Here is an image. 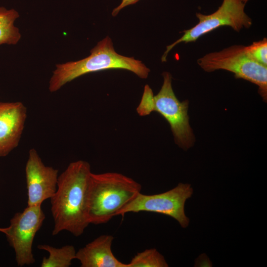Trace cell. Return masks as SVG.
Returning a JSON list of instances; mask_svg holds the SVG:
<instances>
[{"label":"cell","instance_id":"6da1fadb","mask_svg":"<svg viewBox=\"0 0 267 267\" xmlns=\"http://www.w3.org/2000/svg\"><path fill=\"white\" fill-rule=\"evenodd\" d=\"M91 173L89 163L78 160L58 176L56 190L50 198L53 235L66 230L78 237L89 224L88 202Z\"/></svg>","mask_w":267,"mask_h":267},{"label":"cell","instance_id":"7a4b0ae2","mask_svg":"<svg viewBox=\"0 0 267 267\" xmlns=\"http://www.w3.org/2000/svg\"><path fill=\"white\" fill-rule=\"evenodd\" d=\"M90 54L81 60L58 64L49 82L48 89L54 92L73 80L91 72L119 69L131 71L141 79H146L150 69L134 57L116 52L111 39L107 36L91 49Z\"/></svg>","mask_w":267,"mask_h":267},{"label":"cell","instance_id":"3957f363","mask_svg":"<svg viewBox=\"0 0 267 267\" xmlns=\"http://www.w3.org/2000/svg\"><path fill=\"white\" fill-rule=\"evenodd\" d=\"M141 184L122 174L91 173L88 202L90 223L108 222L141 192Z\"/></svg>","mask_w":267,"mask_h":267},{"label":"cell","instance_id":"277c9868","mask_svg":"<svg viewBox=\"0 0 267 267\" xmlns=\"http://www.w3.org/2000/svg\"><path fill=\"white\" fill-rule=\"evenodd\" d=\"M205 71L224 70L234 74L236 78L248 81L258 87L263 100L267 99V66L253 59L246 53L245 46L233 45L221 51L205 54L197 60Z\"/></svg>","mask_w":267,"mask_h":267},{"label":"cell","instance_id":"5b68a950","mask_svg":"<svg viewBox=\"0 0 267 267\" xmlns=\"http://www.w3.org/2000/svg\"><path fill=\"white\" fill-rule=\"evenodd\" d=\"M245 5L240 0H223L222 5L212 14L197 13L198 23L191 28L183 31V35L179 39L166 47L161 58L162 62L167 61L168 53L177 44L195 42L200 37L220 27H230L236 32L244 28H249L252 21L244 11Z\"/></svg>","mask_w":267,"mask_h":267},{"label":"cell","instance_id":"8992f818","mask_svg":"<svg viewBox=\"0 0 267 267\" xmlns=\"http://www.w3.org/2000/svg\"><path fill=\"white\" fill-rule=\"evenodd\" d=\"M163 83L159 92L153 97V111H156L168 122L176 143L183 149L191 147L195 137L189 123V102L180 101L172 86V76L167 72L162 74Z\"/></svg>","mask_w":267,"mask_h":267},{"label":"cell","instance_id":"52a82bcc","mask_svg":"<svg viewBox=\"0 0 267 267\" xmlns=\"http://www.w3.org/2000/svg\"><path fill=\"white\" fill-rule=\"evenodd\" d=\"M192 193L190 184L182 183L164 193L146 195L140 192L116 216H124L128 213L153 212L170 216L177 220L182 227L185 228L188 225L189 220L185 215L184 204Z\"/></svg>","mask_w":267,"mask_h":267},{"label":"cell","instance_id":"ba28073f","mask_svg":"<svg viewBox=\"0 0 267 267\" xmlns=\"http://www.w3.org/2000/svg\"><path fill=\"white\" fill-rule=\"evenodd\" d=\"M45 215L41 206H28L16 213L10 221L5 233L9 245L13 248L19 267L35 262L32 246L37 232L42 226Z\"/></svg>","mask_w":267,"mask_h":267},{"label":"cell","instance_id":"9c48e42d","mask_svg":"<svg viewBox=\"0 0 267 267\" xmlns=\"http://www.w3.org/2000/svg\"><path fill=\"white\" fill-rule=\"evenodd\" d=\"M25 177L28 206H41L56 190L58 170L45 166L35 148L29 151Z\"/></svg>","mask_w":267,"mask_h":267},{"label":"cell","instance_id":"30bf717a","mask_svg":"<svg viewBox=\"0 0 267 267\" xmlns=\"http://www.w3.org/2000/svg\"><path fill=\"white\" fill-rule=\"evenodd\" d=\"M27 117V109L22 102L0 101V157L18 146Z\"/></svg>","mask_w":267,"mask_h":267},{"label":"cell","instance_id":"8fae6325","mask_svg":"<svg viewBox=\"0 0 267 267\" xmlns=\"http://www.w3.org/2000/svg\"><path fill=\"white\" fill-rule=\"evenodd\" d=\"M114 238L108 234L96 237L76 252L75 259L81 267H127V264L118 260L112 251Z\"/></svg>","mask_w":267,"mask_h":267},{"label":"cell","instance_id":"7c38bea8","mask_svg":"<svg viewBox=\"0 0 267 267\" xmlns=\"http://www.w3.org/2000/svg\"><path fill=\"white\" fill-rule=\"evenodd\" d=\"M37 248L47 251L49 254L47 258L43 259L42 267H69L72 261L75 259L76 251L71 245L57 248L47 244H40Z\"/></svg>","mask_w":267,"mask_h":267},{"label":"cell","instance_id":"4fadbf2b","mask_svg":"<svg viewBox=\"0 0 267 267\" xmlns=\"http://www.w3.org/2000/svg\"><path fill=\"white\" fill-rule=\"evenodd\" d=\"M19 16L15 9L0 7V45L16 44L21 39L19 29L14 22Z\"/></svg>","mask_w":267,"mask_h":267},{"label":"cell","instance_id":"5bb4252c","mask_svg":"<svg viewBox=\"0 0 267 267\" xmlns=\"http://www.w3.org/2000/svg\"><path fill=\"white\" fill-rule=\"evenodd\" d=\"M164 256L156 249H147L137 253L127 264V267H168Z\"/></svg>","mask_w":267,"mask_h":267},{"label":"cell","instance_id":"9a60e30c","mask_svg":"<svg viewBox=\"0 0 267 267\" xmlns=\"http://www.w3.org/2000/svg\"><path fill=\"white\" fill-rule=\"evenodd\" d=\"M246 53L259 63L267 66V39L254 42L248 46H245Z\"/></svg>","mask_w":267,"mask_h":267},{"label":"cell","instance_id":"2e32d148","mask_svg":"<svg viewBox=\"0 0 267 267\" xmlns=\"http://www.w3.org/2000/svg\"><path fill=\"white\" fill-rule=\"evenodd\" d=\"M153 93L148 85L144 86L143 95L136 111L140 116H146L153 111Z\"/></svg>","mask_w":267,"mask_h":267},{"label":"cell","instance_id":"e0dca14e","mask_svg":"<svg viewBox=\"0 0 267 267\" xmlns=\"http://www.w3.org/2000/svg\"><path fill=\"white\" fill-rule=\"evenodd\" d=\"M139 0H122L121 3L113 10L112 12V16H116L123 8L129 5L134 4Z\"/></svg>","mask_w":267,"mask_h":267},{"label":"cell","instance_id":"ac0fdd59","mask_svg":"<svg viewBox=\"0 0 267 267\" xmlns=\"http://www.w3.org/2000/svg\"><path fill=\"white\" fill-rule=\"evenodd\" d=\"M7 230V227L5 228H0V232H3L4 234L6 233Z\"/></svg>","mask_w":267,"mask_h":267},{"label":"cell","instance_id":"d6986e66","mask_svg":"<svg viewBox=\"0 0 267 267\" xmlns=\"http://www.w3.org/2000/svg\"><path fill=\"white\" fill-rule=\"evenodd\" d=\"M245 4L249 0H240Z\"/></svg>","mask_w":267,"mask_h":267}]
</instances>
